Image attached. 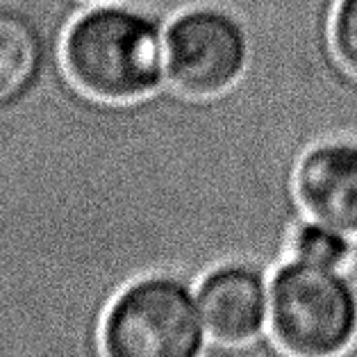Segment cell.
<instances>
[{"mask_svg": "<svg viewBox=\"0 0 357 357\" xmlns=\"http://www.w3.org/2000/svg\"><path fill=\"white\" fill-rule=\"evenodd\" d=\"M266 335L294 357H337L357 335V287L346 268L289 259L268 273Z\"/></svg>", "mask_w": 357, "mask_h": 357, "instance_id": "cell-2", "label": "cell"}, {"mask_svg": "<svg viewBox=\"0 0 357 357\" xmlns=\"http://www.w3.org/2000/svg\"><path fill=\"white\" fill-rule=\"evenodd\" d=\"M41 55L39 30L28 16L0 10V102L28 89L39 71Z\"/></svg>", "mask_w": 357, "mask_h": 357, "instance_id": "cell-7", "label": "cell"}, {"mask_svg": "<svg viewBox=\"0 0 357 357\" xmlns=\"http://www.w3.org/2000/svg\"><path fill=\"white\" fill-rule=\"evenodd\" d=\"M355 252V237L333 225L305 219L296 225L289 237L287 257L298 262L324 266V268H348Z\"/></svg>", "mask_w": 357, "mask_h": 357, "instance_id": "cell-8", "label": "cell"}, {"mask_svg": "<svg viewBox=\"0 0 357 357\" xmlns=\"http://www.w3.org/2000/svg\"><path fill=\"white\" fill-rule=\"evenodd\" d=\"M328 43L333 57L357 80V0H337L328 23Z\"/></svg>", "mask_w": 357, "mask_h": 357, "instance_id": "cell-9", "label": "cell"}, {"mask_svg": "<svg viewBox=\"0 0 357 357\" xmlns=\"http://www.w3.org/2000/svg\"><path fill=\"white\" fill-rule=\"evenodd\" d=\"M196 301L210 342L241 346L266 335L268 271L262 266L228 259L200 275Z\"/></svg>", "mask_w": 357, "mask_h": 357, "instance_id": "cell-5", "label": "cell"}, {"mask_svg": "<svg viewBox=\"0 0 357 357\" xmlns=\"http://www.w3.org/2000/svg\"><path fill=\"white\" fill-rule=\"evenodd\" d=\"M250 62V41L237 16L191 7L164 30V80L191 100H212L237 86Z\"/></svg>", "mask_w": 357, "mask_h": 357, "instance_id": "cell-4", "label": "cell"}, {"mask_svg": "<svg viewBox=\"0 0 357 357\" xmlns=\"http://www.w3.org/2000/svg\"><path fill=\"white\" fill-rule=\"evenodd\" d=\"M93 3H112V0H93Z\"/></svg>", "mask_w": 357, "mask_h": 357, "instance_id": "cell-10", "label": "cell"}, {"mask_svg": "<svg viewBox=\"0 0 357 357\" xmlns=\"http://www.w3.org/2000/svg\"><path fill=\"white\" fill-rule=\"evenodd\" d=\"M62 66L75 89L93 100H142L164 82V32L144 12L100 3L68 25Z\"/></svg>", "mask_w": 357, "mask_h": 357, "instance_id": "cell-1", "label": "cell"}, {"mask_svg": "<svg viewBox=\"0 0 357 357\" xmlns=\"http://www.w3.org/2000/svg\"><path fill=\"white\" fill-rule=\"evenodd\" d=\"M291 191L307 219L357 237V139L307 148L291 169Z\"/></svg>", "mask_w": 357, "mask_h": 357, "instance_id": "cell-6", "label": "cell"}, {"mask_svg": "<svg viewBox=\"0 0 357 357\" xmlns=\"http://www.w3.org/2000/svg\"><path fill=\"white\" fill-rule=\"evenodd\" d=\"M207 346L196 287L173 273L128 282L109 303L100 328L105 357H203Z\"/></svg>", "mask_w": 357, "mask_h": 357, "instance_id": "cell-3", "label": "cell"}]
</instances>
